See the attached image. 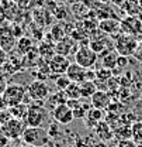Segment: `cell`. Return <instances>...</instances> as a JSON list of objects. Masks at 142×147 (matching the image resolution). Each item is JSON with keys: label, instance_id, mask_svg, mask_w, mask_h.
Segmentation results:
<instances>
[{"label": "cell", "instance_id": "6da1fadb", "mask_svg": "<svg viewBox=\"0 0 142 147\" xmlns=\"http://www.w3.org/2000/svg\"><path fill=\"white\" fill-rule=\"evenodd\" d=\"M23 142L34 147H44L49 143V133L44 127H30L27 126L23 133Z\"/></svg>", "mask_w": 142, "mask_h": 147}, {"label": "cell", "instance_id": "7a4b0ae2", "mask_svg": "<svg viewBox=\"0 0 142 147\" xmlns=\"http://www.w3.org/2000/svg\"><path fill=\"white\" fill-rule=\"evenodd\" d=\"M48 119V110L42 105V102L33 103L28 108V113L25 117V125L30 127H42Z\"/></svg>", "mask_w": 142, "mask_h": 147}, {"label": "cell", "instance_id": "3957f363", "mask_svg": "<svg viewBox=\"0 0 142 147\" xmlns=\"http://www.w3.org/2000/svg\"><path fill=\"white\" fill-rule=\"evenodd\" d=\"M25 96H27V88L23 86L21 84H9L4 93L1 95L7 108H13L16 105L23 103Z\"/></svg>", "mask_w": 142, "mask_h": 147}, {"label": "cell", "instance_id": "277c9868", "mask_svg": "<svg viewBox=\"0 0 142 147\" xmlns=\"http://www.w3.org/2000/svg\"><path fill=\"white\" fill-rule=\"evenodd\" d=\"M27 95L31 100L34 102H42L45 100L49 95H51V88L49 85L45 82V81H41V79H35L33 81L28 88H27Z\"/></svg>", "mask_w": 142, "mask_h": 147}, {"label": "cell", "instance_id": "5b68a950", "mask_svg": "<svg viewBox=\"0 0 142 147\" xmlns=\"http://www.w3.org/2000/svg\"><path fill=\"white\" fill-rule=\"evenodd\" d=\"M137 48H138V42L132 36L121 34L115 40V51L123 57L132 55L137 51Z\"/></svg>", "mask_w": 142, "mask_h": 147}, {"label": "cell", "instance_id": "8992f818", "mask_svg": "<svg viewBox=\"0 0 142 147\" xmlns=\"http://www.w3.org/2000/svg\"><path fill=\"white\" fill-rule=\"evenodd\" d=\"M27 127L24 120H18V119H11L10 122H7L6 125L0 126V130L4 133V136L9 140H17L23 137V133Z\"/></svg>", "mask_w": 142, "mask_h": 147}, {"label": "cell", "instance_id": "52a82bcc", "mask_svg": "<svg viewBox=\"0 0 142 147\" xmlns=\"http://www.w3.org/2000/svg\"><path fill=\"white\" fill-rule=\"evenodd\" d=\"M97 57L99 54H96L90 47H80L79 50H76L75 53V62L79 64L80 67L90 69L91 67H94L96 61H97Z\"/></svg>", "mask_w": 142, "mask_h": 147}, {"label": "cell", "instance_id": "ba28073f", "mask_svg": "<svg viewBox=\"0 0 142 147\" xmlns=\"http://www.w3.org/2000/svg\"><path fill=\"white\" fill-rule=\"evenodd\" d=\"M16 44H17V37L14 36L11 27L0 26V48H3L9 54L16 48Z\"/></svg>", "mask_w": 142, "mask_h": 147}, {"label": "cell", "instance_id": "9c48e42d", "mask_svg": "<svg viewBox=\"0 0 142 147\" xmlns=\"http://www.w3.org/2000/svg\"><path fill=\"white\" fill-rule=\"evenodd\" d=\"M52 117L53 120L59 125H69L75 120V116H73V110L66 105V103H62V105H58L56 108L52 109Z\"/></svg>", "mask_w": 142, "mask_h": 147}, {"label": "cell", "instance_id": "30bf717a", "mask_svg": "<svg viewBox=\"0 0 142 147\" xmlns=\"http://www.w3.org/2000/svg\"><path fill=\"white\" fill-rule=\"evenodd\" d=\"M48 64H49L51 74H53V75H65L72 62L68 59V57H65V55L55 54Z\"/></svg>", "mask_w": 142, "mask_h": 147}, {"label": "cell", "instance_id": "8fae6325", "mask_svg": "<svg viewBox=\"0 0 142 147\" xmlns=\"http://www.w3.org/2000/svg\"><path fill=\"white\" fill-rule=\"evenodd\" d=\"M141 28H142L141 20H138L135 16H128L125 20H123L120 23V31L123 34H127V36H134V34L139 33Z\"/></svg>", "mask_w": 142, "mask_h": 147}, {"label": "cell", "instance_id": "7c38bea8", "mask_svg": "<svg viewBox=\"0 0 142 147\" xmlns=\"http://www.w3.org/2000/svg\"><path fill=\"white\" fill-rule=\"evenodd\" d=\"M90 103H91V108H94V109L106 110L111 106V98H110V95L106 91H100L99 89L90 98Z\"/></svg>", "mask_w": 142, "mask_h": 147}, {"label": "cell", "instance_id": "4fadbf2b", "mask_svg": "<svg viewBox=\"0 0 142 147\" xmlns=\"http://www.w3.org/2000/svg\"><path fill=\"white\" fill-rule=\"evenodd\" d=\"M75 40L71 37H63L62 40H59L56 44H55V53L59 55H71L72 53H76L75 51Z\"/></svg>", "mask_w": 142, "mask_h": 147}, {"label": "cell", "instance_id": "5bb4252c", "mask_svg": "<svg viewBox=\"0 0 142 147\" xmlns=\"http://www.w3.org/2000/svg\"><path fill=\"white\" fill-rule=\"evenodd\" d=\"M24 68V57L21 55H10L7 58V62L3 67V71L6 74H14Z\"/></svg>", "mask_w": 142, "mask_h": 147}, {"label": "cell", "instance_id": "9a60e30c", "mask_svg": "<svg viewBox=\"0 0 142 147\" xmlns=\"http://www.w3.org/2000/svg\"><path fill=\"white\" fill-rule=\"evenodd\" d=\"M72 82H76V84H82L85 81V75H86V68L80 67L79 64L76 62H72L68 68V71L65 74Z\"/></svg>", "mask_w": 142, "mask_h": 147}, {"label": "cell", "instance_id": "2e32d148", "mask_svg": "<svg viewBox=\"0 0 142 147\" xmlns=\"http://www.w3.org/2000/svg\"><path fill=\"white\" fill-rule=\"evenodd\" d=\"M94 133H96V136H97L100 140H103V142L111 140L113 136H114V130L110 127V125H108L107 122H104V120H101V122L94 127Z\"/></svg>", "mask_w": 142, "mask_h": 147}, {"label": "cell", "instance_id": "e0dca14e", "mask_svg": "<svg viewBox=\"0 0 142 147\" xmlns=\"http://www.w3.org/2000/svg\"><path fill=\"white\" fill-rule=\"evenodd\" d=\"M103 116H104V113H103V110L100 109H94V108H91V109L87 110V113H86V116H85V122H86V126H89V127H96L101 120H103Z\"/></svg>", "mask_w": 142, "mask_h": 147}, {"label": "cell", "instance_id": "ac0fdd59", "mask_svg": "<svg viewBox=\"0 0 142 147\" xmlns=\"http://www.w3.org/2000/svg\"><path fill=\"white\" fill-rule=\"evenodd\" d=\"M16 50L20 55H27L31 50H34V42L30 37H20L16 44Z\"/></svg>", "mask_w": 142, "mask_h": 147}, {"label": "cell", "instance_id": "d6986e66", "mask_svg": "<svg viewBox=\"0 0 142 147\" xmlns=\"http://www.w3.org/2000/svg\"><path fill=\"white\" fill-rule=\"evenodd\" d=\"M28 108H30V105H27V103H24V102H23V103L16 105V106H13V108H9V110H10V113H11L13 119L25 120L27 113H28Z\"/></svg>", "mask_w": 142, "mask_h": 147}, {"label": "cell", "instance_id": "ffe728a7", "mask_svg": "<svg viewBox=\"0 0 142 147\" xmlns=\"http://www.w3.org/2000/svg\"><path fill=\"white\" fill-rule=\"evenodd\" d=\"M80 85V96L82 98H91L96 92L99 91L97 89V85L94 84V81H83Z\"/></svg>", "mask_w": 142, "mask_h": 147}, {"label": "cell", "instance_id": "44dd1931", "mask_svg": "<svg viewBox=\"0 0 142 147\" xmlns=\"http://www.w3.org/2000/svg\"><path fill=\"white\" fill-rule=\"evenodd\" d=\"M99 28H100L103 33H106V34H113V33H115L117 30H120V21L107 18V20H103V21L100 23Z\"/></svg>", "mask_w": 142, "mask_h": 147}, {"label": "cell", "instance_id": "7402d4cb", "mask_svg": "<svg viewBox=\"0 0 142 147\" xmlns=\"http://www.w3.org/2000/svg\"><path fill=\"white\" fill-rule=\"evenodd\" d=\"M118 57L120 54L114 50V51H107L104 57H103V67L108 68V69H114L117 67V61H118Z\"/></svg>", "mask_w": 142, "mask_h": 147}, {"label": "cell", "instance_id": "603a6c76", "mask_svg": "<svg viewBox=\"0 0 142 147\" xmlns=\"http://www.w3.org/2000/svg\"><path fill=\"white\" fill-rule=\"evenodd\" d=\"M38 53H39V57H41L42 59H47L48 62L51 61V58H52L53 55L56 54V53H55V45L47 44V42H42V44L38 47Z\"/></svg>", "mask_w": 142, "mask_h": 147}, {"label": "cell", "instance_id": "cb8c5ba5", "mask_svg": "<svg viewBox=\"0 0 142 147\" xmlns=\"http://www.w3.org/2000/svg\"><path fill=\"white\" fill-rule=\"evenodd\" d=\"M131 139L137 143V144H141L142 143V122H134L131 125Z\"/></svg>", "mask_w": 142, "mask_h": 147}, {"label": "cell", "instance_id": "d4e9b609", "mask_svg": "<svg viewBox=\"0 0 142 147\" xmlns=\"http://www.w3.org/2000/svg\"><path fill=\"white\" fill-rule=\"evenodd\" d=\"M123 7H124L125 11H127L129 16H137V14L141 11V4H139V0H127Z\"/></svg>", "mask_w": 142, "mask_h": 147}, {"label": "cell", "instance_id": "484cf974", "mask_svg": "<svg viewBox=\"0 0 142 147\" xmlns=\"http://www.w3.org/2000/svg\"><path fill=\"white\" fill-rule=\"evenodd\" d=\"M65 95H66L68 99H79V98H82L80 96V85L76 84V82H72L71 85L66 88Z\"/></svg>", "mask_w": 142, "mask_h": 147}, {"label": "cell", "instance_id": "4316f807", "mask_svg": "<svg viewBox=\"0 0 142 147\" xmlns=\"http://www.w3.org/2000/svg\"><path fill=\"white\" fill-rule=\"evenodd\" d=\"M72 84V81L66 76V75H58L55 78V86L59 89V91H66V88Z\"/></svg>", "mask_w": 142, "mask_h": 147}, {"label": "cell", "instance_id": "83f0119b", "mask_svg": "<svg viewBox=\"0 0 142 147\" xmlns=\"http://www.w3.org/2000/svg\"><path fill=\"white\" fill-rule=\"evenodd\" d=\"M51 37H52V41L56 44L59 40H62L65 36V30H63V27L61 26V24H55L52 28H51Z\"/></svg>", "mask_w": 142, "mask_h": 147}, {"label": "cell", "instance_id": "f1b7e54d", "mask_svg": "<svg viewBox=\"0 0 142 147\" xmlns=\"http://www.w3.org/2000/svg\"><path fill=\"white\" fill-rule=\"evenodd\" d=\"M111 76H113V71L108 69V68H104V67L101 69L96 71V78L100 79V81H108Z\"/></svg>", "mask_w": 142, "mask_h": 147}, {"label": "cell", "instance_id": "f546056e", "mask_svg": "<svg viewBox=\"0 0 142 147\" xmlns=\"http://www.w3.org/2000/svg\"><path fill=\"white\" fill-rule=\"evenodd\" d=\"M11 119H13V116H11V113H10L9 108L0 110V126L6 125V123H7V122H10Z\"/></svg>", "mask_w": 142, "mask_h": 147}, {"label": "cell", "instance_id": "4dcf8cb0", "mask_svg": "<svg viewBox=\"0 0 142 147\" xmlns=\"http://www.w3.org/2000/svg\"><path fill=\"white\" fill-rule=\"evenodd\" d=\"M86 113H87V109H86L83 105H80V106H77V108L73 109V116H75V119H85Z\"/></svg>", "mask_w": 142, "mask_h": 147}, {"label": "cell", "instance_id": "1f68e13d", "mask_svg": "<svg viewBox=\"0 0 142 147\" xmlns=\"http://www.w3.org/2000/svg\"><path fill=\"white\" fill-rule=\"evenodd\" d=\"M9 86V82H7V78L4 74H0V96L4 93L6 88Z\"/></svg>", "mask_w": 142, "mask_h": 147}, {"label": "cell", "instance_id": "d6a6232c", "mask_svg": "<svg viewBox=\"0 0 142 147\" xmlns=\"http://www.w3.org/2000/svg\"><path fill=\"white\" fill-rule=\"evenodd\" d=\"M118 147H138V144L132 139H125V140H120Z\"/></svg>", "mask_w": 142, "mask_h": 147}, {"label": "cell", "instance_id": "836d02e7", "mask_svg": "<svg viewBox=\"0 0 142 147\" xmlns=\"http://www.w3.org/2000/svg\"><path fill=\"white\" fill-rule=\"evenodd\" d=\"M11 1L17 6L18 9H27V6L30 4L31 0H11Z\"/></svg>", "mask_w": 142, "mask_h": 147}, {"label": "cell", "instance_id": "e575fe53", "mask_svg": "<svg viewBox=\"0 0 142 147\" xmlns=\"http://www.w3.org/2000/svg\"><path fill=\"white\" fill-rule=\"evenodd\" d=\"M7 58H9V54L3 48H0V68L4 67V64L7 62Z\"/></svg>", "mask_w": 142, "mask_h": 147}, {"label": "cell", "instance_id": "d590c367", "mask_svg": "<svg viewBox=\"0 0 142 147\" xmlns=\"http://www.w3.org/2000/svg\"><path fill=\"white\" fill-rule=\"evenodd\" d=\"M9 143H10V140L4 136V133L0 130V147H9Z\"/></svg>", "mask_w": 142, "mask_h": 147}, {"label": "cell", "instance_id": "8d00e7d4", "mask_svg": "<svg viewBox=\"0 0 142 147\" xmlns=\"http://www.w3.org/2000/svg\"><path fill=\"white\" fill-rule=\"evenodd\" d=\"M37 11H38V13H41V14H45V16H47V14H49V13H48L47 10H44V9H39V10H37ZM37 24H41V26H45V24H48V23H47V21H45L44 18L41 17V20H39V21H38Z\"/></svg>", "mask_w": 142, "mask_h": 147}, {"label": "cell", "instance_id": "74e56055", "mask_svg": "<svg viewBox=\"0 0 142 147\" xmlns=\"http://www.w3.org/2000/svg\"><path fill=\"white\" fill-rule=\"evenodd\" d=\"M111 1H113L114 4H117V6H121V7H123V6L125 4V1H127V0H111Z\"/></svg>", "mask_w": 142, "mask_h": 147}, {"label": "cell", "instance_id": "f35d334b", "mask_svg": "<svg viewBox=\"0 0 142 147\" xmlns=\"http://www.w3.org/2000/svg\"><path fill=\"white\" fill-rule=\"evenodd\" d=\"M20 147H34V146H31V144H27V143H23Z\"/></svg>", "mask_w": 142, "mask_h": 147}, {"label": "cell", "instance_id": "ab89813d", "mask_svg": "<svg viewBox=\"0 0 142 147\" xmlns=\"http://www.w3.org/2000/svg\"><path fill=\"white\" fill-rule=\"evenodd\" d=\"M69 147H76V146H69Z\"/></svg>", "mask_w": 142, "mask_h": 147}, {"label": "cell", "instance_id": "60d3db41", "mask_svg": "<svg viewBox=\"0 0 142 147\" xmlns=\"http://www.w3.org/2000/svg\"><path fill=\"white\" fill-rule=\"evenodd\" d=\"M141 93H142V91H141Z\"/></svg>", "mask_w": 142, "mask_h": 147}, {"label": "cell", "instance_id": "b9f144b4", "mask_svg": "<svg viewBox=\"0 0 142 147\" xmlns=\"http://www.w3.org/2000/svg\"><path fill=\"white\" fill-rule=\"evenodd\" d=\"M0 110H1V109H0Z\"/></svg>", "mask_w": 142, "mask_h": 147}]
</instances>
